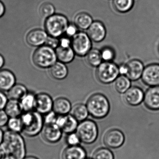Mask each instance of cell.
<instances>
[{
  "instance_id": "cell-1",
  "label": "cell",
  "mask_w": 159,
  "mask_h": 159,
  "mask_svg": "<svg viewBox=\"0 0 159 159\" xmlns=\"http://www.w3.org/2000/svg\"><path fill=\"white\" fill-rule=\"evenodd\" d=\"M1 146L6 155L14 159H22L26 156L25 141L20 133L9 130L5 132Z\"/></svg>"
},
{
  "instance_id": "cell-2",
  "label": "cell",
  "mask_w": 159,
  "mask_h": 159,
  "mask_svg": "<svg viewBox=\"0 0 159 159\" xmlns=\"http://www.w3.org/2000/svg\"><path fill=\"white\" fill-rule=\"evenodd\" d=\"M20 118L22 123V132L26 136L34 137L43 130V119L37 111L24 112Z\"/></svg>"
},
{
  "instance_id": "cell-3",
  "label": "cell",
  "mask_w": 159,
  "mask_h": 159,
  "mask_svg": "<svg viewBox=\"0 0 159 159\" xmlns=\"http://www.w3.org/2000/svg\"><path fill=\"white\" fill-rule=\"evenodd\" d=\"M86 106L89 114L96 119L105 117L110 110V105L107 98L100 93H96L90 96L88 100Z\"/></svg>"
},
{
  "instance_id": "cell-4",
  "label": "cell",
  "mask_w": 159,
  "mask_h": 159,
  "mask_svg": "<svg viewBox=\"0 0 159 159\" xmlns=\"http://www.w3.org/2000/svg\"><path fill=\"white\" fill-rule=\"evenodd\" d=\"M33 62L41 68H50L57 62L56 50L47 45L39 47L34 52Z\"/></svg>"
},
{
  "instance_id": "cell-5",
  "label": "cell",
  "mask_w": 159,
  "mask_h": 159,
  "mask_svg": "<svg viewBox=\"0 0 159 159\" xmlns=\"http://www.w3.org/2000/svg\"><path fill=\"white\" fill-rule=\"evenodd\" d=\"M68 19L61 14H54L46 20L45 28L49 36L58 38L65 33L69 26Z\"/></svg>"
},
{
  "instance_id": "cell-6",
  "label": "cell",
  "mask_w": 159,
  "mask_h": 159,
  "mask_svg": "<svg viewBox=\"0 0 159 159\" xmlns=\"http://www.w3.org/2000/svg\"><path fill=\"white\" fill-rule=\"evenodd\" d=\"M119 74V66L111 62L102 63L98 66L96 72L98 80L105 84L115 81Z\"/></svg>"
},
{
  "instance_id": "cell-7",
  "label": "cell",
  "mask_w": 159,
  "mask_h": 159,
  "mask_svg": "<svg viewBox=\"0 0 159 159\" xmlns=\"http://www.w3.org/2000/svg\"><path fill=\"white\" fill-rule=\"evenodd\" d=\"M76 133L81 142L88 144H91L98 137V128L93 121L83 120L77 127Z\"/></svg>"
},
{
  "instance_id": "cell-8",
  "label": "cell",
  "mask_w": 159,
  "mask_h": 159,
  "mask_svg": "<svg viewBox=\"0 0 159 159\" xmlns=\"http://www.w3.org/2000/svg\"><path fill=\"white\" fill-rule=\"evenodd\" d=\"M91 40L87 34L77 32L71 40V47L75 54L80 57L87 55L91 50Z\"/></svg>"
},
{
  "instance_id": "cell-9",
  "label": "cell",
  "mask_w": 159,
  "mask_h": 159,
  "mask_svg": "<svg viewBox=\"0 0 159 159\" xmlns=\"http://www.w3.org/2000/svg\"><path fill=\"white\" fill-rule=\"evenodd\" d=\"M143 82L151 87L159 86V64L152 63L145 67L142 77Z\"/></svg>"
},
{
  "instance_id": "cell-10",
  "label": "cell",
  "mask_w": 159,
  "mask_h": 159,
  "mask_svg": "<svg viewBox=\"0 0 159 159\" xmlns=\"http://www.w3.org/2000/svg\"><path fill=\"white\" fill-rule=\"evenodd\" d=\"M125 140L124 134L118 129L107 131L104 136V143L107 147L117 148L122 145Z\"/></svg>"
},
{
  "instance_id": "cell-11",
  "label": "cell",
  "mask_w": 159,
  "mask_h": 159,
  "mask_svg": "<svg viewBox=\"0 0 159 159\" xmlns=\"http://www.w3.org/2000/svg\"><path fill=\"white\" fill-rule=\"evenodd\" d=\"M77 121L72 115H63L58 116L56 124L62 132L70 134L77 129Z\"/></svg>"
},
{
  "instance_id": "cell-12",
  "label": "cell",
  "mask_w": 159,
  "mask_h": 159,
  "mask_svg": "<svg viewBox=\"0 0 159 159\" xmlns=\"http://www.w3.org/2000/svg\"><path fill=\"white\" fill-rule=\"evenodd\" d=\"M53 106V101L48 94L41 93L35 96V110L41 115L51 112Z\"/></svg>"
},
{
  "instance_id": "cell-13",
  "label": "cell",
  "mask_w": 159,
  "mask_h": 159,
  "mask_svg": "<svg viewBox=\"0 0 159 159\" xmlns=\"http://www.w3.org/2000/svg\"><path fill=\"white\" fill-rule=\"evenodd\" d=\"M48 37L46 31L41 29H34L29 32L26 36V42L32 47H40L46 43Z\"/></svg>"
},
{
  "instance_id": "cell-14",
  "label": "cell",
  "mask_w": 159,
  "mask_h": 159,
  "mask_svg": "<svg viewBox=\"0 0 159 159\" xmlns=\"http://www.w3.org/2000/svg\"><path fill=\"white\" fill-rule=\"evenodd\" d=\"M128 72L126 76L132 81H136L142 77L144 70L143 63L138 59H133L126 64Z\"/></svg>"
},
{
  "instance_id": "cell-15",
  "label": "cell",
  "mask_w": 159,
  "mask_h": 159,
  "mask_svg": "<svg viewBox=\"0 0 159 159\" xmlns=\"http://www.w3.org/2000/svg\"><path fill=\"white\" fill-rule=\"evenodd\" d=\"M87 34L91 40L98 43L102 41L106 35V30L102 23L99 21L93 22L88 29Z\"/></svg>"
},
{
  "instance_id": "cell-16",
  "label": "cell",
  "mask_w": 159,
  "mask_h": 159,
  "mask_svg": "<svg viewBox=\"0 0 159 159\" xmlns=\"http://www.w3.org/2000/svg\"><path fill=\"white\" fill-rule=\"evenodd\" d=\"M144 98L143 91L138 87H130L124 95L125 101L131 105H137L143 101Z\"/></svg>"
},
{
  "instance_id": "cell-17",
  "label": "cell",
  "mask_w": 159,
  "mask_h": 159,
  "mask_svg": "<svg viewBox=\"0 0 159 159\" xmlns=\"http://www.w3.org/2000/svg\"><path fill=\"white\" fill-rule=\"evenodd\" d=\"M146 105L152 110L159 109V86L151 87L144 95Z\"/></svg>"
},
{
  "instance_id": "cell-18",
  "label": "cell",
  "mask_w": 159,
  "mask_h": 159,
  "mask_svg": "<svg viewBox=\"0 0 159 159\" xmlns=\"http://www.w3.org/2000/svg\"><path fill=\"white\" fill-rule=\"evenodd\" d=\"M43 130V138L49 143L58 142L62 135V131L56 124L46 125Z\"/></svg>"
},
{
  "instance_id": "cell-19",
  "label": "cell",
  "mask_w": 159,
  "mask_h": 159,
  "mask_svg": "<svg viewBox=\"0 0 159 159\" xmlns=\"http://www.w3.org/2000/svg\"><path fill=\"white\" fill-rule=\"evenodd\" d=\"M14 74L7 69L0 70V91H7L16 84Z\"/></svg>"
},
{
  "instance_id": "cell-20",
  "label": "cell",
  "mask_w": 159,
  "mask_h": 159,
  "mask_svg": "<svg viewBox=\"0 0 159 159\" xmlns=\"http://www.w3.org/2000/svg\"><path fill=\"white\" fill-rule=\"evenodd\" d=\"M86 151L79 145L69 147L62 154L63 159H86Z\"/></svg>"
},
{
  "instance_id": "cell-21",
  "label": "cell",
  "mask_w": 159,
  "mask_h": 159,
  "mask_svg": "<svg viewBox=\"0 0 159 159\" xmlns=\"http://www.w3.org/2000/svg\"><path fill=\"white\" fill-rule=\"evenodd\" d=\"M56 52L59 61L64 63L71 62L75 54L71 47L64 48L59 46L56 48Z\"/></svg>"
},
{
  "instance_id": "cell-22",
  "label": "cell",
  "mask_w": 159,
  "mask_h": 159,
  "mask_svg": "<svg viewBox=\"0 0 159 159\" xmlns=\"http://www.w3.org/2000/svg\"><path fill=\"white\" fill-rule=\"evenodd\" d=\"M4 110L9 118L20 117L23 112L19 101L13 100L7 101Z\"/></svg>"
},
{
  "instance_id": "cell-23",
  "label": "cell",
  "mask_w": 159,
  "mask_h": 159,
  "mask_svg": "<svg viewBox=\"0 0 159 159\" xmlns=\"http://www.w3.org/2000/svg\"><path fill=\"white\" fill-rule=\"evenodd\" d=\"M71 105L69 100L64 98L57 99L53 103V109L57 115H66L70 111Z\"/></svg>"
},
{
  "instance_id": "cell-24",
  "label": "cell",
  "mask_w": 159,
  "mask_h": 159,
  "mask_svg": "<svg viewBox=\"0 0 159 159\" xmlns=\"http://www.w3.org/2000/svg\"><path fill=\"white\" fill-rule=\"evenodd\" d=\"M50 73L52 77L57 80H62L68 75V70L65 63L57 62L50 68Z\"/></svg>"
},
{
  "instance_id": "cell-25",
  "label": "cell",
  "mask_w": 159,
  "mask_h": 159,
  "mask_svg": "<svg viewBox=\"0 0 159 159\" xmlns=\"http://www.w3.org/2000/svg\"><path fill=\"white\" fill-rule=\"evenodd\" d=\"M28 93L27 88L22 84H15L8 91L7 98L9 100L20 101Z\"/></svg>"
},
{
  "instance_id": "cell-26",
  "label": "cell",
  "mask_w": 159,
  "mask_h": 159,
  "mask_svg": "<svg viewBox=\"0 0 159 159\" xmlns=\"http://www.w3.org/2000/svg\"><path fill=\"white\" fill-rule=\"evenodd\" d=\"M74 23L77 28L81 30H87L93 23L92 18L89 14L81 12L75 16Z\"/></svg>"
},
{
  "instance_id": "cell-27",
  "label": "cell",
  "mask_w": 159,
  "mask_h": 159,
  "mask_svg": "<svg viewBox=\"0 0 159 159\" xmlns=\"http://www.w3.org/2000/svg\"><path fill=\"white\" fill-rule=\"evenodd\" d=\"M35 96L36 95L34 93L28 92L20 101L23 112H30L35 110Z\"/></svg>"
},
{
  "instance_id": "cell-28",
  "label": "cell",
  "mask_w": 159,
  "mask_h": 159,
  "mask_svg": "<svg viewBox=\"0 0 159 159\" xmlns=\"http://www.w3.org/2000/svg\"><path fill=\"white\" fill-rule=\"evenodd\" d=\"M89 114L87 106L81 104L75 105L72 109L71 115L77 121L86 120Z\"/></svg>"
},
{
  "instance_id": "cell-29",
  "label": "cell",
  "mask_w": 159,
  "mask_h": 159,
  "mask_svg": "<svg viewBox=\"0 0 159 159\" xmlns=\"http://www.w3.org/2000/svg\"><path fill=\"white\" fill-rule=\"evenodd\" d=\"M130 81L126 76H118L115 81V89L119 93H125L130 87Z\"/></svg>"
},
{
  "instance_id": "cell-30",
  "label": "cell",
  "mask_w": 159,
  "mask_h": 159,
  "mask_svg": "<svg viewBox=\"0 0 159 159\" xmlns=\"http://www.w3.org/2000/svg\"><path fill=\"white\" fill-rule=\"evenodd\" d=\"M86 57L87 63L93 67H98L102 63L101 51L98 49H91Z\"/></svg>"
},
{
  "instance_id": "cell-31",
  "label": "cell",
  "mask_w": 159,
  "mask_h": 159,
  "mask_svg": "<svg viewBox=\"0 0 159 159\" xmlns=\"http://www.w3.org/2000/svg\"><path fill=\"white\" fill-rule=\"evenodd\" d=\"M113 7L120 13H126L129 11L134 5V0H114Z\"/></svg>"
},
{
  "instance_id": "cell-32",
  "label": "cell",
  "mask_w": 159,
  "mask_h": 159,
  "mask_svg": "<svg viewBox=\"0 0 159 159\" xmlns=\"http://www.w3.org/2000/svg\"><path fill=\"white\" fill-rule=\"evenodd\" d=\"M7 125L10 131L18 133L22 132V123L20 117L9 118Z\"/></svg>"
},
{
  "instance_id": "cell-33",
  "label": "cell",
  "mask_w": 159,
  "mask_h": 159,
  "mask_svg": "<svg viewBox=\"0 0 159 159\" xmlns=\"http://www.w3.org/2000/svg\"><path fill=\"white\" fill-rule=\"evenodd\" d=\"M93 159H114L112 152L106 148H101L94 152Z\"/></svg>"
},
{
  "instance_id": "cell-34",
  "label": "cell",
  "mask_w": 159,
  "mask_h": 159,
  "mask_svg": "<svg viewBox=\"0 0 159 159\" xmlns=\"http://www.w3.org/2000/svg\"><path fill=\"white\" fill-rule=\"evenodd\" d=\"M55 11V8L54 5L49 2L44 3L39 8L40 15L46 18L54 15Z\"/></svg>"
},
{
  "instance_id": "cell-35",
  "label": "cell",
  "mask_w": 159,
  "mask_h": 159,
  "mask_svg": "<svg viewBox=\"0 0 159 159\" xmlns=\"http://www.w3.org/2000/svg\"><path fill=\"white\" fill-rule=\"evenodd\" d=\"M101 53L102 60L104 62H111L115 58V52L111 48H104L102 49Z\"/></svg>"
},
{
  "instance_id": "cell-36",
  "label": "cell",
  "mask_w": 159,
  "mask_h": 159,
  "mask_svg": "<svg viewBox=\"0 0 159 159\" xmlns=\"http://www.w3.org/2000/svg\"><path fill=\"white\" fill-rule=\"evenodd\" d=\"M80 140L77 133H70L67 138V143L70 146L79 145Z\"/></svg>"
},
{
  "instance_id": "cell-37",
  "label": "cell",
  "mask_w": 159,
  "mask_h": 159,
  "mask_svg": "<svg viewBox=\"0 0 159 159\" xmlns=\"http://www.w3.org/2000/svg\"><path fill=\"white\" fill-rule=\"evenodd\" d=\"M46 115L44 119V122L46 125L56 124L57 119L58 115H57L54 111L53 112L51 111Z\"/></svg>"
},
{
  "instance_id": "cell-38",
  "label": "cell",
  "mask_w": 159,
  "mask_h": 159,
  "mask_svg": "<svg viewBox=\"0 0 159 159\" xmlns=\"http://www.w3.org/2000/svg\"><path fill=\"white\" fill-rule=\"evenodd\" d=\"M46 44L47 45L52 48H57L59 45V40L57 38L49 35L48 37Z\"/></svg>"
},
{
  "instance_id": "cell-39",
  "label": "cell",
  "mask_w": 159,
  "mask_h": 159,
  "mask_svg": "<svg viewBox=\"0 0 159 159\" xmlns=\"http://www.w3.org/2000/svg\"><path fill=\"white\" fill-rule=\"evenodd\" d=\"M9 118V117L4 110H0V128L7 125Z\"/></svg>"
},
{
  "instance_id": "cell-40",
  "label": "cell",
  "mask_w": 159,
  "mask_h": 159,
  "mask_svg": "<svg viewBox=\"0 0 159 159\" xmlns=\"http://www.w3.org/2000/svg\"><path fill=\"white\" fill-rule=\"evenodd\" d=\"M77 28L75 24H69L65 32L67 36L73 37L77 33Z\"/></svg>"
},
{
  "instance_id": "cell-41",
  "label": "cell",
  "mask_w": 159,
  "mask_h": 159,
  "mask_svg": "<svg viewBox=\"0 0 159 159\" xmlns=\"http://www.w3.org/2000/svg\"><path fill=\"white\" fill-rule=\"evenodd\" d=\"M60 46L64 48L70 47H71V41L70 40L68 36L62 37L59 39Z\"/></svg>"
},
{
  "instance_id": "cell-42",
  "label": "cell",
  "mask_w": 159,
  "mask_h": 159,
  "mask_svg": "<svg viewBox=\"0 0 159 159\" xmlns=\"http://www.w3.org/2000/svg\"><path fill=\"white\" fill-rule=\"evenodd\" d=\"M7 101V96L0 91V110H4Z\"/></svg>"
},
{
  "instance_id": "cell-43",
  "label": "cell",
  "mask_w": 159,
  "mask_h": 159,
  "mask_svg": "<svg viewBox=\"0 0 159 159\" xmlns=\"http://www.w3.org/2000/svg\"><path fill=\"white\" fill-rule=\"evenodd\" d=\"M120 74L121 75L126 76L128 72V68L126 64H122L119 67Z\"/></svg>"
},
{
  "instance_id": "cell-44",
  "label": "cell",
  "mask_w": 159,
  "mask_h": 159,
  "mask_svg": "<svg viewBox=\"0 0 159 159\" xmlns=\"http://www.w3.org/2000/svg\"><path fill=\"white\" fill-rule=\"evenodd\" d=\"M5 6L3 3L0 1V18L2 17L5 13Z\"/></svg>"
},
{
  "instance_id": "cell-45",
  "label": "cell",
  "mask_w": 159,
  "mask_h": 159,
  "mask_svg": "<svg viewBox=\"0 0 159 159\" xmlns=\"http://www.w3.org/2000/svg\"><path fill=\"white\" fill-rule=\"evenodd\" d=\"M5 63V59L2 54H0V69L4 66Z\"/></svg>"
},
{
  "instance_id": "cell-46",
  "label": "cell",
  "mask_w": 159,
  "mask_h": 159,
  "mask_svg": "<svg viewBox=\"0 0 159 159\" xmlns=\"http://www.w3.org/2000/svg\"><path fill=\"white\" fill-rule=\"evenodd\" d=\"M7 156V155H6L5 152L4 151V150L1 147V148H0V159H3Z\"/></svg>"
},
{
  "instance_id": "cell-47",
  "label": "cell",
  "mask_w": 159,
  "mask_h": 159,
  "mask_svg": "<svg viewBox=\"0 0 159 159\" xmlns=\"http://www.w3.org/2000/svg\"><path fill=\"white\" fill-rule=\"evenodd\" d=\"M4 134V133H3L2 130L0 129V146L2 145L3 140Z\"/></svg>"
},
{
  "instance_id": "cell-48",
  "label": "cell",
  "mask_w": 159,
  "mask_h": 159,
  "mask_svg": "<svg viewBox=\"0 0 159 159\" xmlns=\"http://www.w3.org/2000/svg\"><path fill=\"white\" fill-rule=\"evenodd\" d=\"M22 159H38L37 158L35 157H32V156H30V157H25L24 158Z\"/></svg>"
},
{
  "instance_id": "cell-49",
  "label": "cell",
  "mask_w": 159,
  "mask_h": 159,
  "mask_svg": "<svg viewBox=\"0 0 159 159\" xmlns=\"http://www.w3.org/2000/svg\"><path fill=\"white\" fill-rule=\"evenodd\" d=\"M3 159H14L12 157H9V156H7L6 157H5Z\"/></svg>"
},
{
  "instance_id": "cell-50",
  "label": "cell",
  "mask_w": 159,
  "mask_h": 159,
  "mask_svg": "<svg viewBox=\"0 0 159 159\" xmlns=\"http://www.w3.org/2000/svg\"></svg>"
},
{
  "instance_id": "cell-51",
  "label": "cell",
  "mask_w": 159,
  "mask_h": 159,
  "mask_svg": "<svg viewBox=\"0 0 159 159\" xmlns=\"http://www.w3.org/2000/svg\"></svg>"
}]
</instances>
